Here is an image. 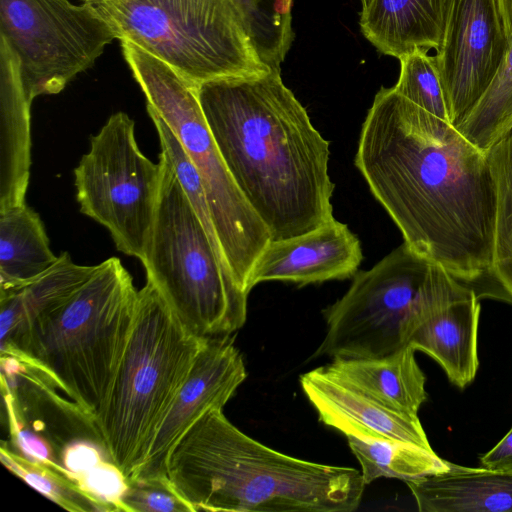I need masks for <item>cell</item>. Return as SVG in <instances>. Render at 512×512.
Returning a JSON list of instances; mask_svg holds the SVG:
<instances>
[{"instance_id":"1","label":"cell","mask_w":512,"mask_h":512,"mask_svg":"<svg viewBox=\"0 0 512 512\" xmlns=\"http://www.w3.org/2000/svg\"><path fill=\"white\" fill-rule=\"evenodd\" d=\"M355 166L404 243L479 299L493 298L495 192L486 152L382 87L363 122Z\"/></svg>"},{"instance_id":"2","label":"cell","mask_w":512,"mask_h":512,"mask_svg":"<svg viewBox=\"0 0 512 512\" xmlns=\"http://www.w3.org/2000/svg\"><path fill=\"white\" fill-rule=\"evenodd\" d=\"M205 121L240 191L271 241L334 219L329 142L284 84L280 69L195 87Z\"/></svg>"},{"instance_id":"3","label":"cell","mask_w":512,"mask_h":512,"mask_svg":"<svg viewBox=\"0 0 512 512\" xmlns=\"http://www.w3.org/2000/svg\"><path fill=\"white\" fill-rule=\"evenodd\" d=\"M166 472L195 512H351L366 486L355 468L303 460L258 442L222 409L187 430Z\"/></svg>"},{"instance_id":"4","label":"cell","mask_w":512,"mask_h":512,"mask_svg":"<svg viewBox=\"0 0 512 512\" xmlns=\"http://www.w3.org/2000/svg\"><path fill=\"white\" fill-rule=\"evenodd\" d=\"M138 290L119 258L98 265L68 298L39 315L1 347L38 373L94 423L111 391L127 346Z\"/></svg>"},{"instance_id":"5","label":"cell","mask_w":512,"mask_h":512,"mask_svg":"<svg viewBox=\"0 0 512 512\" xmlns=\"http://www.w3.org/2000/svg\"><path fill=\"white\" fill-rule=\"evenodd\" d=\"M206 339L184 327L151 283L138 290L127 346L94 419L101 446L122 481L144 462Z\"/></svg>"},{"instance_id":"6","label":"cell","mask_w":512,"mask_h":512,"mask_svg":"<svg viewBox=\"0 0 512 512\" xmlns=\"http://www.w3.org/2000/svg\"><path fill=\"white\" fill-rule=\"evenodd\" d=\"M144 255L151 283L178 320L201 338L229 336L246 322L247 297L215 252L167 155Z\"/></svg>"},{"instance_id":"7","label":"cell","mask_w":512,"mask_h":512,"mask_svg":"<svg viewBox=\"0 0 512 512\" xmlns=\"http://www.w3.org/2000/svg\"><path fill=\"white\" fill-rule=\"evenodd\" d=\"M112 28L194 87L269 71L231 0H86Z\"/></svg>"},{"instance_id":"8","label":"cell","mask_w":512,"mask_h":512,"mask_svg":"<svg viewBox=\"0 0 512 512\" xmlns=\"http://www.w3.org/2000/svg\"><path fill=\"white\" fill-rule=\"evenodd\" d=\"M124 58L156 112L178 138L200 177L213 223L230 270L249 294L251 272L270 233L228 170L205 121L196 89L178 72L129 41Z\"/></svg>"},{"instance_id":"9","label":"cell","mask_w":512,"mask_h":512,"mask_svg":"<svg viewBox=\"0 0 512 512\" xmlns=\"http://www.w3.org/2000/svg\"><path fill=\"white\" fill-rule=\"evenodd\" d=\"M430 262L403 243L324 311L326 334L315 356L382 357L407 346L410 322L426 293Z\"/></svg>"},{"instance_id":"10","label":"cell","mask_w":512,"mask_h":512,"mask_svg":"<svg viewBox=\"0 0 512 512\" xmlns=\"http://www.w3.org/2000/svg\"><path fill=\"white\" fill-rule=\"evenodd\" d=\"M161 165L148 159L135 138L134 121L112 114L91 136L90 149L74 169L82 214L110 233L122 253L142 259L155 214Z\"/></svg>"},{"instance_id":"11","label":"cell","mask_w":512,"mask_h":512,"mask_svg":"<svg viewBox=\"0 0 512 512\" xmlns=\"http://www.w3.org/2000/svg\"><path fill=\"white\" fill-rule=\"evenodd\" d=\"M0 37L19 61L30 101L61 92L116 35L86 2L0 0Z\"/></svg>"},{"instance_id":"12","label":"cell","mask_w":512,"mask_h":512,"mask_svg":"<svg viewBox=\"0 0 512 512\" xmlns=\"http://www.w3.org/2000/svg\"><path fill=\"white\" fill-rule=\"evenodd\" d=\"M497 0H450L434 56L456 129L486 93L509 50Z\"/></svg>"},{"instance_id":"13","label":"cell","mask_w":512,"mask_h":512,"mask_svg":"<svg viewBox=\"0 0 512 512\" xmlns=\"http://www.w3.org/2000/svg\"><path fill=\"white\" fill-rule=\"evenodd\" d=\"M246 376L231 335L207 338L133 477L167 475V459L175 444L205 413L222 409Z\"/></svg>"},{"instance_id":"14","label":"cell","mask_w":512,"mask_h":512,"mask_svg":"<svg viewBox=\"0 0 512 512\" xmlns=\"http://www.w3.org/2000/svg\"><path fill=\"white\" fill-rule=\"evenodd\" d=\"M363 259L358 237L335 218L303 235L270 241L259 256L248 289L265 281L303 286L355 275Z\"/></svg>"},{"instance_id":"15","label":"cell","mask_w":512,"mask_h":512,"mask_svg":"<svg viewBox=\"0 0 512 512\" xmlns=\"http://www.w3.org/2000/svg\"><path fill=\"white\" fill-rule=\"evenodd\" d=\"M300 384L319 420L347 438L403 441L432 449L418 416L383 405L326 366L301 375Z\"/></svg>"},{"instance_id":"16","label":"cell","mask_w":512,"mask_h":512,"mask_svg":"<svg viewBox=\"0 0 512 512\" xmlns=\"http://www.w3.org/2000/svg\"><path fill=\"white\" fill-rule=\"evenodd\" d=\"M479 298L473 290H447L426 302L411 321L407 345L438 362L449 380L465 388L476 375Z\"/></svg>"},{"instance_id":"17","label":"cell","mask_w":512,"mask_h":512,"mask_svg":"<svg viewBox=\"0 0 512 512\" xmlns=\"http://www.w3.org/2000/svg\"><path fill=\"white\" fill-rule=\"evenodd\" d=\"M31 105L18 58L0 37V211L25 204L31 166Z\"/></svg>"},{"instance_id":"18","label":"cell","mask_w":512,"mask_h":512,"mask_svg":"<svg viewBox=\"0 0 512 512\" xmlns=\"http://www.w3.org/2000/svg\"><path fill=\"white\" fill-rule=\"evenodd\" d=\"M450 0H368L359 25L383 55L400 59L422 48L437 50L443 40Z\"/></svg>"},{"instance_id":"19","label":"cell","mask_w":512,"mask_h":512,"mask_svg":"<svg viewBox=\"0 0 512 512\" xmlns=\"http://www.w3.org/2000/svg\"><path fill=\"white\" fill-rule=\"evenodd\" d=\"M405 482L421 512H512V472L453 464Z\"/></svg>"},{"instance_id":"20","label":"cell","mask_w":512,"mask_h":512,"mask_svg":"<svg viewBox=\"0 0 512 512\" xmlns=\"http://www.w3.org/2000/svg\"><path fill=\"white\" fill-rule=\"evenodd\" d=\"M415 351L407 345L382 357L333 359L326 368L383 405L418 416L427 394L426 378L416 362Z\"/></svg>"},{"instance_id":"21","label":"cell","mask_w":512,"mask_h":512,"mask_svg":"<svg viewBox=\"0 0 512 512\" xmlns=\"http://www.w3.org/2000/svg\"><path fill=\"white\" fill-rule=\"evenodd\" d=\"M95 266L74 263L67 252L34 280L0 292V344H9L39 315L73 294L92 274Z\"/></svg>"},{"instance_id":"22","label":"cell","mask_w":512,"mask_h":512,"mask_svg":"<svg viewBox=\"0 0 512 512\" xmlns=\"http://www.w3.org/2000/svg\"><path fill=\"white\" fill-rule=\"evenodd\" d=\"M57 260L38 213L26 203L0 211V292L34 280Z\"/></svg>"},{"instance_id":"23","label":"cell","mask_w":512,"mask_h":512,"mask_svg":"<svg viewBox=\"0 0 512 512\" xmlns=\"http://www.w3.org/2000/svg\"><path fill=\"white\" fill-rule=\"evenodd\" d=\"M2 464L14 475L72 512L119 511L114 499H108L87 487L63 465L53 461L28 457L2 442Z\"/></svg>"},{"instance_id":"24","label":"cell","mask_w":512,"mask_h":512,"mask_svg":"<svg viewBox=\"0 0 512 512\" xmlns=\"http://www.w3.org/2000/svg\"><path fill=\"white\" fill-rule=\"evenodd\" d=\"M495 192L493 298L512 304V128L488 151Z\"/></svg>"},{"instance_id":"25","label":"cell","mask_w":512,"mask_h":512,"mask_svg":"<svg viewBox=\"0 0 512 512\" xmlns=\"http://www.w3.org/2000/svg\"><path fill=\"white\" fill-rule=\"evenodd\" d=\"M361 466L365 484L387 477L403 481L450 471L453 463L441 459L433 449L395 440L364 441L347 438Z\"/></svg>"},{"instance_id":"26","label":"cell","mask_w":512,"mask_h":512,"mask_svg":"<svg viewBox=\"0 0 512 512\" xmlns=\"http://www.w3.org/2000/svg\"><path fill=\"white\" fill-rule=\"evenodd\" d=\"M261 60L280 69L294 39V0H231Z\"/></svg>"},{"instance_id":"27","label":"cell","mask_w":512,"mask_h":512,"mask_svg":"<svg viewBox=\"0 0 512 512\" xmlns=\"http://www.w3.org/2000/svg\"><path fill=\"white\" fill-rule=\"evenodd\" d=\"M511 128L512 43L493 83L457 129L487 153Z\"/></svg>"},{"instance_id":"28","label":"cell","mask_w":512,"mask_h":512,"mask_svg":"<svg viewBox=\"0 0 512 512\" xmlns=\"http://www.w3.org/2000/svg\"><path fill=\"white\" fill-rule=\"evenodd\" d=\"M418 48L400 61V74L394 89L402 96L439 119L450 121V112L434 56Z\"/></svg>"},{"instance_id":"29","label":"cell","mask_w":512,"mask_h":512,"mask_svg":"<svg viewBox=\"0 0 512 512\" xmlns=\"http://www.w3.org/2000/svg\"><path fill=\"white\" fill-rule=\"evenodd\" d=\"M122 484L123 488L114 498L119 511L195 512L168 475L133 477L122 481Z\"/></svg>"},{"instance_id":"30","label":"cell","mask_w":512,"mask_h":512,"mask_svg":"<svg viewBox=\"0 0 512 512\" xmlns=\"http://www.w3.org/2000/svg\"><path fill=\"white\" fill-rule=\"evenodd\" d=\"M480 462L487 469L512 472V427Z\"/></svg>"},{"instance_id":"31","label":"cell","mask_w":512,"mask_h":512,"mask_svg":"<svg viewBox=\"0 0 512 512\" xmlns=\"http://www.w3.org/2000/svg\"><path fill=\"white\" fill-rule=\"evenodd\" d=\"M509 44L512 43V0H497Z\"/></svg>"},{"instance_id":"32","label":"cell","mask_w":512,"mask_h":512,"mask_svg":"<svg viewBox=\"0 0 512 512\" xmlns=\"http://www.w3.org/2000/svg\"><path fill=\"white\" fill-rule=\"evenodd\" d=\"M362 5L365 4L368 0H360Z\"/></svg>"},{"instance_id":"33","label":"cell","mask_w":512,"mask_h":512,"mask_svg":"<svg viewBox=\"0 0 512 512\" xmlns=\"http://www.w3.org/2000/svg\"><path fill=\"white\" fill-rule=\"evenodd\" d=\"M83 1H86V0H83Z\"/></svg>"}]
</instances>
